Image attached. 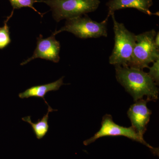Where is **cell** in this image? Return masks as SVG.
<instances>
[{
    "label": "cell",
    "mask_w": 159,
    "mask_h": 159,
    "mask_svg": "<svg viewBox=\"0 0 159 159\" xmlns=\"http://www.w3.org/2000/svg\"><path fill=\"white\" fill-rule=\"evenodd\" d=\"M116 77L118 82L136 101L147 97L148 101H156L158 99L157 85L148 73L143 70L128 66H116Z\"/></svg>",
    "instance_id": "1"
},
{
    "label": "cell",
    "mask_w": 159,
    "mask_h": 159,
    "mask_svg": "<svg viewBox=\"0 0 159 159\" xmlns=\"http://www.w3.org/2000/svg\"><path fill=\"white\" fill-rule=\"evenodd\" d=\"M111 16L113 21L115 45L109 63L115 66H127L135 45L136 35L128 31L124 24L117 22L114 13Z\"/></svg>",
    "instance_id": "2"
},
{
    "label": "cell",
    "mask_w": 159,
    "mask_h": 159,
    "mask_svg": "<svg viewBox=\"0 0 159 159\" xmlns=\"http://www.w3.org/2000/svg\"><path fill=\"white\" fill-rule=\"evenodd\" d=\"M154 29L136 35V43L127 66L143 70L159 59V49L155 43Z\"/></svg>",
    "instance_id": "3"
},
{
    "label": "cell",
    "mask_w": 159,
    "mask_h": 159,
    "mask_svg": "<svg viewBox=\"0 0 159 159\" xmlns=\"http://www.w3.org/2000/svg\"><path fill=\"white\" fill-rule=\"evenodd\" d=\"M41 2L50 6L57 22L95 11L100 3L99 0H41Z\"/></svg>",
    "instance_id": "4"
},
{
    "label": "cell",
    "mask_w": 159,
    "mask_h": 159,
    "mask_svg": "<svg viewBox=\"0 0 159 159\" xmlns=\"http://www.w3.org/2000/svg\"><path fill=\"white\" fill-rule=\"evenodd\" d=\"M109 16H107L104 20L98 23L93 20L84 14V16H78L66 20L65 25L58 31L55 30L54 35L62 31H68L74 34L77 37L82 39L97 38L100 37H107V21Z\"/></svg>",
    "instance_id": "5"
},
{
    "label": "cell",
    "mask_w": 159,
    "mask_h": 159,
    "mask_svg": "<svg viewBox=\"0 0 159 159\" xmlns=\"http://www.w3.org/2000/svg\"><path fill=\"white\" fill-rule=\"evenodd\" d=\"M106 136L126 137L145 145L150 149L154 154L158 156V149L153 148L148 144L144 140V138L139 135L132 126L127 128L118 125L113 121L112 116L108 114L106 115L102 118L101 127L99 131L97 132L94 136L84 141V144L85 145H89L99 138Z\"/></svg>",
    "instance_id": "6"
},
{
    "label": "cell",
    "mask_w": 159,
    "mask_h": 159,
    "mask_svg": "<svg viewBox=\"0 0 159 159\" xmlns=\"http://www.w3.org/2000/svg\"><path fill=\"white\" fill-rule=\"evenodd\" d=\"M60 44L55 39V35L52 34L48 38L43 39V35L40 34L37 38V46L33 55L21 63L20 65H25L37 58L58 63L60 60Z\"/></svg>",
    "instance_id": "7"
},
{
    "label": "cell",
    "mask_w": 159,
    "mask_h": 159,
    "mask_svg": "<svg viewBox=\"0 0 159 159\" xmlns=\"http://www.w3.org/2000/svg\"><path fill=\"white\" fill-rule=\"evenodd\" d=\"M148 102L147 99H139L131 106L127 112L132 126L142 137L147 130L152 114L151 111L147 107Z\"/></svg>",
    "instance_id": "8"
},
{
    "label": "cell",
    "mask_w": 159,
    "mask_h": 159,
    "mask_svg": "<svg viewBox=\"0 0 159 159\" xmlns=\"http://www.w3.org/2000/svg\"><path fill=\"white\" fill-rule=\"evenodd\" d=\"M152 4V0H110L106 4L108 9L107 16H111L116 10L128 8H135L148 15L158 16L157 13H152L149 10Z\"/></svg>",
    "instance_id": "9"
},
{
    "label": "cell",
    "mask_w": 159,
    "mask_h": 159,
    "mask_svg": "<svg viewBox=\"0 0 159 159\" xmlns=\"http://www.w3.org/2000/svg\"><path fill=\"white\" fill-rule=\"evenodd\" d=\"M63 78L64 77H63L54 82L43 85L31 87L27 89L25 92L19 94V97L22 99L25 98L27 99L31 97H40L42 98L46 104L49 105L45 99V96L49 92L58 90L61 85L65 84L63 81Z\"/></svg>",
    "instance_id": "10"
},
{
    "label": "cell",
    "mask_w": 159,
    "mask_h": 159,
    "mask_svg": "<svg viewBox=\"0 0 159 159\" xmlns=\"http://www.w3.org/2000/svg\"><path fill=\"white\" fill-rule=\"evenodd\" d=\"M48 111L47 113L43 116L41 119H38V121L36 123H33L31 122V116L24 117L22 118L23 121L27 122L31 125L34 134L38 139H41L44 137L48 132L49 125L48 121L49 119V114L50 112L57 111V110H54L49 105H48Z\"/></svg>",
    "instance_id": "11"
},
{
    "label": "cell",
    "mask_w": 159,
    "mask_h": 159,
    "mask_svg": "<svg viewBox=\"0 0 159 159\" xmlns=\"http://www.w3.org/2000/svg\"><path fill=\"white\" fill-rule=\"evenodd\" d=\"M13 12L14 10H12L11 15L7 17V19L4 21V25L2 27H0V50L5 48L11 43L9 27L7 23L13 15Z\"/></svg>",
    "instance_id": "12"
},
{
    "label": "cell",
    "mask_w": 159,
    "mask_h": 159,
    "mask_svg": "<svg viewBox=\"0 0 159 159\" xmlns=\"http://www.w3.org/2000/svg\"><path fill=\"white\" fill-rule=\"evenodd\" d=\"M11 6L13 7V10L15 9H20L24 7H29L38 12L43 17V14L39 12L33 6V5L36 2H41V0H9Z\"/></svg>",
    "instance_id": "13"
},
{
    "label": "cell",
    "mask_w": 159,
    "mask_h": 159,
    "mask_svg": "<svg viewBox=\"0 0 159 159\" xmlns=\"http://www.w3.org/2000/svg\"><path fill=\"white\" fill-rule=\"evenodd\" d=\"M153 63L152 66L148 67L149 71L148 74L153 82L157 85L159 82V59Z\"/></svg>",
    "instance_id": "14"
},
{
    "label": "cell",
    "mask_w": 159,
    "mask_h": 159,
    "mask_svg": "<svg viewBox=\"0 0 159 159\" xmlns=\"http://www.w3.org/2000/svg\"><path fill=\"white\" fill-rule=\"evenodd\" d=\"M155 43L156 45L158 48H159V32H158L157 33L155 37Z\"/></svg>",
    "instance_id": "15"
}]
</instances>
